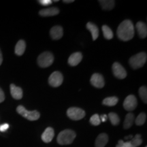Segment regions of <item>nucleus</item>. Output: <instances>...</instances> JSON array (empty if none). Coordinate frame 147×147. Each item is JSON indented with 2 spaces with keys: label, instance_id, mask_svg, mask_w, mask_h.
Returning a JSON list of instances; mask_svg holds the SVG:
<instances>
[{
  "label": "nucleus",
  "instance_id": "obj_13",
  "mask_svg": "<svg viewBox=\"0 0 147 147\" xmlns=\"http://www.w3.org/2000/svg\"><path fill=\"white\" fill-rule=\"evenodd\" d=\"M10 93L15 100H21L23 97V90L21 87H16L15 84H10Z\"/></svg>",
  "mask_w": 147,
  "mask_h": 147
},
{
  "label": "nucleus",
  "instance_id": "obj_33",
  "mask_svg": "<svg viewBox=\"0 0 147 147\" xmlns=\"http://www.w3.org/2000/svg\"><path fill=\"white\" fill-rule=\"evenodd\" d=\"M107 115H101V117H100V121H102V122H106V120H107Z\"/></svg>",
  "mask_w": 147,
  "mask_h": 147
},
{
  "label": "nucleus",
  "instance_id": "obj_25",
  "mask_svg": "<svg viewBox=\"0 0 147 147\" xmlns=\"http://www.w3.org/2000/svg\"><path fill=\"white\" fill-rule=\"evenodd\" d=\"M108 117L113 125H118L120 123V119H119V116L115 113H110L108 115Z\"/></svg>",
  "mask_w": 147,
  "mask_h": 147
},
{
  "label": "nucleus",
  "instance_id": "obj_1",
  "mask_svg": "<svg viewBox=\"0 0 147 147\" xmlns=\"http://www.w3.org/2000/svg\"><path fill=\"white\" fill-rule=\"evenodd\" d=\"M117 34L118 38L122 41H129L134 38V27L130 20H125L117 29Z\"/></svg>",
  "mask_w": 147,
  "mask_h": 147
},
{
  "label": "nucleus",
  "instance_id": "obj_8",
  "mask_svg": "<svg viewBox=\"0 0 147 147\" xmlns=\"http://www.w3.org/2000/svg\"><path fill=\"white\" fill-rule=\"evenodd\" d=\"M137 99L134 95H128L123 102V107L127 111H132V110H134L137 107Z\"/></svg>",
  "mask_w": 147,
  "mask_h": 147
},
{
  "label": "nucleus",
  "instance_id": "obj_4",
  "mask_svg": "<svg viewBox=\"0 0 147 147\" xmlns=\"http://www.w3.org/2000/svg\"><path fill=\"white\" fill-rule=\"evenodd\" d=\"M17 113L21 115L24 118L28 119L29 121H36L40 118V113L37 110L29 111L23 106H18L16 108Z\"/></svg>",
  "mask_w": 147,
  "mask_h": 147
},
{
  "label": "nucleus",
  "instance_id": "obj_6",
  "mask_svg": "<svg viewBox=\"0 0 147 147\" xmlns=\"http://www.w3.org/2000/svg\"><path fill=\"white\" fill-rule=\"evenodd\" d=\"M67 115L71 120L78 121L84 118L85 116V112L81 108L71 107L67 110Z\"/></svg>",
  "mask_w": 147,
  "mask_h": 147
},
{
  "label": "nucleus",
  "instance_id": "obj_14",
  "mask_svg": "<svg viewBox=\"0 0 147 147\" xmlns=\"http://www.w3.org/2000/svg\"><path fill=\"white\" fill-rule=\"evenodd\" d=\"M55 136L54 129L52 127H47L42 135V140L45 143H49L52 141Z\"/></svg>",
  "mask_w": 147,
  "mask_h": 147
},
{
  "label": "nucleus",
  "instance_id": "obj_9",
  "mask_svg": "<svg viewBox=\"0 0 147 147\" xmlns=\"http://www.w3.org/2000/svg\"><path fill=\"white\" fill-rule=\"evenodd\" d=\"M113 71L114 75L119 79H124L127 76V71L118 62H115L113 65Z\"/></svg>",
  "mask_w": 147,
  "mask_h": 147
},
{
  "label": "nucleus",
  "instance_id": "obj_24",
  "mask_svg": "<svg viewBox=\"0 0 147 147\" xmlns=\"http://www.w3.org/2000/svg\"><path fill=\"white\" fill-rule=\"evenodd\" d=\"M131 143V147H137L140 145L142 143V140L141 138V135L136 134L135 137L131 139V141H129Z\"/></svg>",
  "mask_w": 147,
  "mask_h": 147
},
{
  "label": "nucleus",
  "instance_id": "obj_5",
  "mask_svg": "<svg viewBox=\"0 0 147 147\" xmlns=\"http://www.w3.org/2000/svg\"><path fill=\"white\" fill-rule=\"evenodd\" d=\"M54 61V57L50 52H44L39 55L38 58V63L41 67H48L52 65Z\"/></svg>",
  "mask_w": 147,
  "mask_h": 147
},
{
  "label": "nucleus",
  "instance_id": "obj_16",
  "mask_svg": "<svg viewBox=\"0 0 147 147\" xmlns=\"http://www.w3.org/2000/svg\"><path fill=\"white\" fill-rule=\"evenodd\" d=\"M108 142V136L106 134H100L95 140V147H104Z\"/></svg>",
  "mask_w": 147,
  "mask_h": 147
},
{
  "label": "nucleus",
  "instance_id": "obj_12",
  "mask_svg": "<svg viewBox=\"0 0 147 147\" xmlns=\"http://www.w3.org/2000/svg\"><path fill=\"white\" fill-rule=\"evenodd\" d=\"M82 59V55L81 53L77 52L73 53L68 59V63L71 66H76L80 63Z\"/></svg>",
  "mask_w": 147,
  "mask_h": 147
},
{
  "label": "nucleus",
  "instance_id": "obj_31",
  "mask_svg": "<svg viewBox=\"0 0 147 147\" xmlns=\"http://www.w3.org/2000/svg\"><path fill=\"white\" fill-rule=\"evenodd\" d=\"M9 128V125L8 123H4L0 125V131L4 132Z\"/></svg>",
  "mask_w": 147,
  "mask_h": 147
},
{
  "label": "nucleus",
  "instance_id": "obj_11",
  "mask_svg": "<svg viewBox=\"0 0 147 147\" xmlns=\"http://www.w3.org/2000/svg\"><path fill=\"white\" fill-rule=\"evenodd\" d=\"M50 35L53 40H57L61 39L63 35V28L59 25L54 26L51 29Z\"/></svg>",
  "mask_w": 147,
  "mask_h": 147
},
{
  "label": "nucleus",
  "instance_id": "obj_20",
  "mask_svg": "<svg viewBox=\"0 0 147 147\" xmlns=\"http://www.w3.org/2000/svg\"><path fill=\"white\" fill-rule=\"evenodd\" d=\"M99 3L103 10H113L115 5V1L113 0H100Z\"/></svg>",
  "mask_w": 147,
  "mask_h": 147
},
{
  "label": "nucleus",
  "instance_id": "obj_30",
  "mask_svg": "<svg viewBox=\"0 0 147 147\" xmlns=\"http://www.w3.org/2000/svg\"><path fill=\"white\" fill-rule=\"evenodd\" d=\"M38 2L42 5L47 6V5H51L53 3V1H51V0H40V1H38Z\"/></svg>",
  "mask_w": 147,
  "mask_h": 147
},
{
  "label": "nucleus",
  "instance_id": "obj_3",
  "mask_svg": "<svg viewBox=\"0 0 147 147\" xmlns=\"http://www.w3.org/2000/svg\"><path fill=\"white\" fill-rule=\"evenodd\" d=\"M147 59L146 54L144 52L138 53L136 55L132 56L129 59L130 65L133 69H138L142 67L146 63Z\"/></svg>",
  "mask_w": 147,
  "mask_h": 147
},
{
  "label": "nucleus",
  "instance_id": "obj_2",
  "mask_svg": "<svg viewBox=\"0 0 147 147\" xmlns=\"http://www.w3.org/2000/svg\"><path fill=\"white\" fill-rule=\"evenodd\" d=\"M76 136L74 131L71 129H65L61 131L57 136V142L61 145L70 144Z\"/></svg>",
  "mask_w": 147,
  "mask_h": 147
},
{
  "label": "nucleus",
  "instance_id": "obj_19",
  "mask_svg": "<svg viewBox=\"0 0 147 147\" xmlns=\"http://www.w3.org/2000/svg\"><path fill=\"white\" fill-rule=\"evenodd\" d=\"M25 49H26L25 42L23 40H19L15 47V54L18 56H21L25 53Z\"/></svg>",
  "mask_w": 147,
  "mask_h": 147
},
{
  "label": "nucleus",
  "instance_id": "obj_22",
  "mask_svg": "<svg viewBox=\"0 0 147 147\" xmlns=\"http://www.w3.org/2000/svg\"><path fill=\"white\" fill-rule=\"evenodd\" d=\"M118 102H119L118 98H117V97L113 96V97H106V99H104V100H103L102 104L105 106H114L118 103Z\"/></svg>",
  "mask_w": 147,
  "mask_h": 147
},
{
  "label": "nucleus",
  "instance_id": "obj_10",
  "mask_svg": "<svg viewBox=\"0 0 147 147\" xmlns=\"http://www.w3.org/2000/svg\"><path fill=\"white\" fill-rule=\"evenodd\" d=\"M91 84L96 88H102L104 87L105 82H104V77L100 74L95 73L92 75L91 80H90Z\"/></svg>",
  "mask_w": 147,
  "mask_h": 147
},
{
  "label": "nucleus",
  "instance_id": "obj_35",
  "mask_svg": "<svg viewBox=\"0 0 147 147\" xmlns=\"http://www.w3.org/2000/svg\"><path fill=\"white\" fill-rule=\"evenodd\" d=\"M74 0H63V2L64 3H72L74 2Z\"/></svg>",
  "mask_w": 147,
  "mask_h": 147
},
{
  "label": "nucleus",
  "instance_id": "obj_27",
  "mask_svg": "<svg viewBox=\"0 0 147 147\" xmlns=\"http://www.w3.org/2000/svg\"><path fill=\"white\" fill-rule=\"evenodd\" d=\"M146 114L144 113H141L138 116L136 119V121H135L136 124L139 126L142 125L145 123V121H146Z\"/></svg>",
  "mask_w": 147,
  "mask_h": 147
},
{
  "label": "nucleus",
  "instance_id": "obj_7",
  "mask_svg": "<svg viewBox=\"0 0 147 147\" xmlns=\"http://www.w3.org/2000/svg\"><path fill=\"white\" fill-rule=\"evenodd\" d=\"M63 81V77L59 71H54L49 78V83L53 87H59Z\"/></svg>",
  "mask_w": 147,
  "mask_h": 147
},
{
  "label": "nucleus",
  "instance_id": "obj_23",
  "mask_svg": "<svg viewBox=\"0 0 147 147\" xmlns=\"http://www.w3.org/2000/svg\"><path fill=\"white\" fill-rule=\"evenodd\" d=\"M102 32L104 34V36L106 39L107 40H111L113 38L114 35L113 31L107 25H103L102 26Z\"/></svg>",
  "mask_w": 147,
  "mask_h": 147
},
{
  "label": "nucleus",
  "instance_id": "obj_18",
  "mask_svg": "<svg viewBox=\"0 0 147 147\" xmlns=\"http://www.w3.org/2000/svg\"><path fill=\"white\" fill-rule=\"evenodd\" d=\"M87 28L91 33L93 40H95L99 36V29L95 24L89 22L87 24Z\"/></svg>",
  "mask_w": 147,
  "mask_h": 147
},
{
  "label": "nucleus",
  "instance_id": "obj_28",
  "mask_svg": "<svg viewBox=\"0 0 147 147\" xmlns=\"http://www.w3.org/2000/svg\"><path fill=\"white\" fill-rule=\"evenodd\" d=\"M90 123L93 125H99L101 123V121L100 119V116H99L97 114H95V115H93L90 119Z\"/></svg>",
  "mask_w": 147,
  "mask_h": 147
},
{
  "label": "nucleus",
  "instance_id": "obj_37",
  "mask_svg": "<svg viewBox=\"0 0 147 147\" xmlns=\"http://www.w3.org/2000/svg\"><path fill=\"white\" fill-rule=\"evenodd\" d=\"M145 147H147V146H145Z\"/></svg>",
  "mask_w": 147,
  "mask_h": 147
},
{
  "label": "nucleus",
  "instance_id": "obj_34",
  "mask_svg": "<svg viewBox=\"0 0 147 147\" xmlns=\"http://www.w3.org/2000/svg\"><path fill=\"white\" fill-rule=\"evenodd\" d=\"M3 62V56H2V53H1V51L0 50V65H1Z\"/></svg>",
  "mask_w": 147,
  "mask_h": 147
},
{
  "label": "nucleus",
  "instance_id": "obj_15",
  "mask_svg": "<svg viewBox=\"0 0 147 147\" xmlns=\"http://www.w3.org/2000/svg\"><path fill=\"white\" fill-rule=\"evenodd\" d=\"M59 13V10L56 7L43 9L39 12V14L42 16H52L57 15Z\"/></svg>",
  "mask_w": 147,
  "mask_h": 147
},
{
  "label": "nucleus",
  "instance_id": "obj_36",
  "mask_svg": "<svg viewBox=\"0 0 147 147\" xmlns=\"http://www.w3.org/2000/svg\"><path fill=\"white\" fill-rule=\"evenodd\" d=\"M129 138H133V136H126L125 138V140H128Z\"/></svg>",
  "mask_w": 147,
  "mask_h": 147
},
{
  "label": "nucleus",
  "instance_id": "obj_21",
  "mask_svg": "<svg viewBox=\"0 0 147 147\" xmlns=\"http://www.w3.org/2000/svg\"><path fill=\"white\" fill-rule=\"evenodd\" d=\"M134 115L131 113H129L127 115H126L125 119L124 121V125L123 127L125 129L130 128L132 126V125L134 123Z\"/></svg>",
  "mask_w": 147,
  "mask_h": 147
},
{
  "label": "nucleus",
  "instance_id": "obj_26",
  "mask_svg": "<svg viewBox=\"0 0 147 147\" xmlns=\"http://www.w3.org/2000/svg\"><path fill=\"white\" fill-rule=\"evenodd\" d=\"M139 95L140 96L141 99H142L143 102H144L145 104L147 103V89L146 87L143 86V87H141L139 89Z\"/></svg>",
  "mask_w": 147,
  "mask_h": 147
},
{
  "label": "nucleus",
  "instance_id": "obj_17",
  "mask_svg": "<svg viewBox=\"0 0 147 147\" xmlns=\"http://www.w3.org/2000/svg\"><path fill=\"white\" fill-rule=\"evenodd\" d=\"M136 29L138 32L139 36L141 38H145L147 36L146 25L143 22H138L136 24Z\"/></svg>",
  "mask_w": 147,
  "mask_h": 147
},
{
  "label": "nucleus",
  "instance_id": "obj_32",
  "mask_svg": "<svg viewBox=\"0 0 147 147\" xmlns=\"http://www.w3.org/2000/svg\"><path fill=\"white\" fill-rule=\"evenodd\" d=\"M5 100V95L3 90L0 88V103L3 102Z\"/></svg>",
  "mask_w": 147,
  "mask_h": 147
},
{
  "label": "nucleus",
  "instance_id": "obj_29",
  "mask_svg": "<svg viewBox=\"0 0 147 147\" xmlns=\"http://www.w3.org/2000/svg\"><path fill=\"white\" fill-rule=\"evenodd\" d=\"M116 147H131V145L129 141L124 142L122 140H121L119 141L118 144H117Z\"/></svg>",
  "mask_w": 147,
  "mask_h": 147
}]
</instances>
